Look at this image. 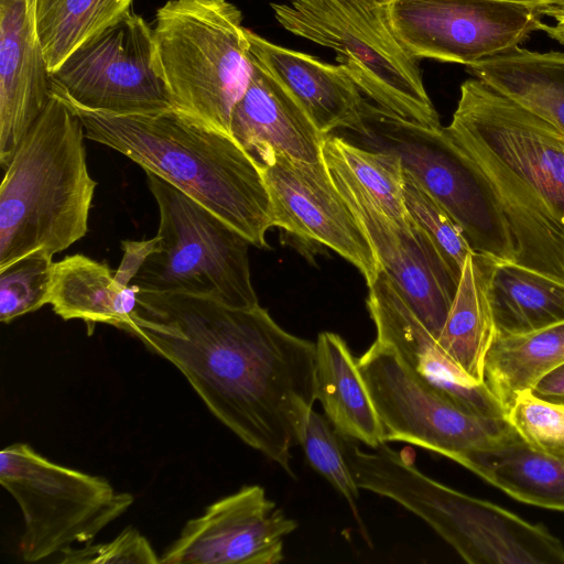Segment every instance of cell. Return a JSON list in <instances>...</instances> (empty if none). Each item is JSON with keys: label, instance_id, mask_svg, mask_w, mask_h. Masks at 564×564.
Segmentation results:
<instances>
[{"label": "cell", "instance_id": "11", "mask_svg": "<svg viewBox=\"0 0 564 564\" xmlns=\"http://www.w3.org/2000/svg\"><path fill=\"white\" fill-rule=\"evenodd\" d=\"M386 442H405L452 460L488 448L513 432L507 417H484L455 405L421 379L388 343L376 339L357 359Z\"/></svg>", "mask_w": 564, "mask_h": 564}, {"label": "cell", "instance_id": "35", "mask_svg": "<svg viewBox=\"0 0 564 564\" xmlns=\"http://www.w3.org/2000/svg\"><path fill=\"white\" fill-rule=\"evenodd\" d=\"M158 237L148 240H124L122 241L123 257L120 265L115 271V278L123 285H131L140 268L155 249Z\"/></svg>", "mask_w": 564, "mask_h": 564}, {"label": "cell", "instance_id": "30", "mask_svg": "<svg viewBox=\"0 0 564 564\" xmlns=\"http://www.w3.org/2000/svg\"><path fill=\"white\" fill-rule=\"evenodd\" d=\"M53 254L37 250L0 269V321L4 324L48 304Z\"/></svg>", "mask_w": 564, "mask_h": 564}, {"label": "cell", "instance_id": "7", "mask_svg": "<svg viewBox=\"0 0 564 564\" xmlns=\"http://www.w3.org/2000/svg\"><path fill=\"white\" fill-rule=\"evenodd\" d=\"M271 8L286 31L333 50L338 65L376 105L427 127L441 126L419 59L395 35L382 0H290Z\"/></svg>", "mask_w": 564, "mask_h": 564}, {"label": "cell", "instance_id": "5", "mask_svg": "<svg viewBox=\"0 0 564 564\" xmlns=\"http://www.w3.org/2000/svg\"><path fill=\"white\" fill-rule=\"evenodd\" d=\"M340 441L360 489L421 518L467 563L564 564V545L545 527L430 478L386 443L365 452Z\"/></svg>", "mask_w": 564, "mask_h": 564}, {"label": "cell", "instance_id": "31", "mask_svg": "<svg viewBox=\"0 0 564 564\" xmlns=\"http://www.w3.org/2000/svg\"><path fill=\"white\" fill-rule=\"evenodd\" d=\"M403 199L410 217L427 234L459 280L464 262L473 251L448 213L404 169Z\"/></svg>", "mask_w": 564, "mask_h": 564}, {"label": "cell", "instance_id": "17", "mask_svg": "<svg viewBox=\"0 0 564 564\" xmlns=\"http://www.w3.org/2000/svg\"><path fill=\"white\" fill-rule=\"evenodd\" d=\"M39 0H0V164L4 169L51 98Z\"/></svg>", "mask_w": 564, "mask_h": 564}, {"label": "cell", "instance_id": "12", "mask_svg": "<svg viewBox=\"0 0 564 564\" xmlns=\"http://www.w3.org/2000/svg\"><path fill=\"white\" fill-rule=\"evenodd\" d=\"M51 93L82 108L115 115L173 111L153 64L152 26L132 11L51 74Z\"/></svg>", "mask_w": 564, "mask_h": 564}, {"label": "cell", "instance_id": "34", "mask_svg": "<svg viewBox=\"0 0 564 564\" xmlns=\"http://www.w3.org/2000/svg\"><path fill=\"white\" fill-rule=\"evenodd\" d=\"M62 564H158L160 557L148 539L134 528H127L108 542L82 547L70 546L61 553Z\"/></svg>", "mask_w": 564, "mask_h": 564}, {"label": "cell", "instance_id": "36", "mask_svg": "<svg viewBox=\"0 0 564 564\" xmlns=\"http://www.w3.org/2000/svg\"><path fill=\"white\" fill-rule=\"evenodd\" d=\"M530 390L544 400L564 403V364L542 376Z\"/></svg>", "mask_w": 564, "mask_h": 564}, {"label": "cell", "instance_id": "22", "mask_svg": "<svg viewBox=\"0 0 564 564\" xmlns=\"http://www.w3.org/2000/svg\"><path fill=\"white\" fill-rule=\"evenodd\" d=\"M139 291L121 284L107 263L76 253L54 262L48 304L64 321H83L90 336L97 324L126 330Z\"/></svg>", "mask_w": 564, "mask_h": 564}, {"label": "cell", "instance_id": "25", "mask_svg": "<svg viewBox=\"0 0 564 564\" xmlns=\"http://www.w3.org/2000/svg\"><path fill=\"white\" fill-rule=\"evenodd\" d=\"M466 69L564 132V53L518 46Z\"/></svg>", "mask_w": 564, "mask_h": 564}, {"label": "cell", "instance_id": "3", "mask_svg": "<svg viewBox=\"0 0 564 564\" xmlns=\"http://www.w3.org/2000/svg\"><path fill=\"white\" fill-rule=\"evenodd\" d=\"M63 101L79 117L87 139L166 181L251 245L267 246L265 234L274 226L263 172L232 137L197 126L174 110L115 115Z\"/></svg>", "mask_w": 564, "mask_h": 564}, {"label": "cell", "instance_id": "24", "mask_svg": "<svg viewBox=\"0 0 564 564\" xmlns=\"http://www.w3.org/2000/svg\"><path fill=\"white\" fill-rule=\"evenodd\" d=\"M494 259L470 252L463 265L457 291L436 339L438 349L471 379L484 382L487 351L496 337L488 299Z\"/></svg>", "mask_w": 564, "mask_h": 564}, {"label": "cell", "instance_id": "1", "mask_svg": "<svg viewBox=\"0 0 564 564\" xmlns=\"http://www.w3.org/2000/svg\"><path fill=\"white\" fill-rule=\"evenodd\" d=\"M172 364L210 413L294 477L291 449L316 401L315 343L259 305L140 290L126 330Z\"/></svg>", "mask_w": 564, "mask_h": 564}, {"label": "cell", "instance_id": "8", "mask_svg": "<svg viewBox=\"0 0 564 564\" xmlns=\"http://www.w3.org/2000/svg\"><path fill=\"white\" fill-rule=\"evenodd\" d=\"M364 130L351 133L364 148L397 154L405 171L448 213L473 252L516 262L499 197L478 164L446 129L405 119L365 100Z\"/></svg>", "mask_w": 564, "mask_h": 564}, {"label": "cell", "instance_id": "32", "mask_svg": "<svg viewBox=\"0 0 564 564\" xmlns=\"http://www.w3.org/2000/svg\"><path fill=\"white\" fill-rule=\"evenodd\" d=\"M300 445L310 465L346 499L361 524L357 506L360 488L344 453L340 436L330 427L329 421L312 410Z\"/></svg>", "mask_w": 564, "mask_h": 564}, {"label": "cell", "instance_id": "13", "mask_svg": "<svg viewBox=\"0 0 564 564\" xmlns=\"http://www.w3.org/2000/svg\"><path fill=\"white\" fill-rule=\"evenodd\" d=\"M415 58L471 65L507 53L541 30L531 7L501 0H382Z\"/></svg>", "mask_w": 564, "mask_h": 564}, {"label": "cell", "instance_id": "33", "mask_svg": "<svg viewBox=\"0 0 564 564\" xmlns=\"http://www.w3.org/2000/svg\"><path fill=\"white\" fill-rule=\"evenodd\" d=\"M507 419L519 436L545 454L564 456V403L519 392L507 409Z\"/></svg>", "mask_w": 564, "mask_h": 564}, {"label": "cell", "instance_id": "10", "mask_svg": "<svg viewBox=\"0 0 564 564\" xmlns=\"http://www.w3.org/2000/svg\"><path fill=\"white\" fill-rule=\"evenodd\" d=\"M0 484L21 510L19 551L29 563L90 543L133 503L107 479L53 463L25 443L0 452Z\"/></svg>", "mask_w": 564, "mask_h": 564}, {"label": "cell", "instance_id": "2", "mask_svg": "<svg viewBox=\"0 0 564 564\" xmlns=\"http://www.w3.org/2000/svg\"><path fill=\"white\" fill-rule=\"evenodd\" d=\"M445 129L497 193L514 263L564 283V132L477 78Z\"/></svg>", "mask_w": 564, "mask_h": 564}, {"label": "cell", "instance_id": "29", "mask_svg": "<svg viewBox=\"0 0 564 564\" xmlns=\"http://www.w3.org/2000/svg\"><path fill=\"white\" fill-rule=\"evenodd\" d=\"M133 0H39L37 31L53 74L74 52L131 12Z\"/></svg>", "mask_w": 564, "mask_h": 564}, {"label": "cell", "instance_id": "18", "mask_svg": "<svg viewBox=\"0 0 564 564\" xmlns=\"http://www.w3.org/2000/svg\"><path fill=\"white\" fill-rule=\"evenodd\" d=\"M251 62L250 82L231 113V137L261 169L276 158L322 162L326 135L278 79Z\"/></svg>", "mask_w": 564, "mask_h": 564}, {"label": "cell", "instance_id": "4", "mask_svg": "<svg viewBox=\"0 0 564 564\" xmlns=\"http://www.w3.org/2000/svg\"><path fill=\"white\" fill-rule=\"evenodd\" d=\"M79 117L51 98L15 149L0 186V269L44 250L56 254L88 231L97 182Z\"/></svg>", "mask_w": 564, "mask_h": 564}, {"label": "cell", "instance_id": "9", "mask_svg": "<svg viewBox=\"0 0 564 564\" xmlns=\"http://www.w3.org/2000/svg\"><path fill=\"white\" fill-rule=\"evenodd\" d=\"M145 175L159 208L158 243L131 284L235 307L259 305L250 273L251 243L166 181L151 172Z\"/></svg>", "mask_w": 564, "mask_h": 564}, {"label": "cell", "instance_id": "16", "mask_svg": "<svg viewBox=\"0 0 564 564\" xmlns=\"http://www.w3.org/2000/svg\"><path fill=\"white\" fill-rule=\"evenodd\" d=\"M332 178L367 235L382 271L437 339L459 280L412 218L408 224H399L355 187Z\"/></svg>", "mask_w": 564, "mask_h": 564}, {"label": "cell", "instance_id": "38", "mask_svg": "<svg viewBox=\"0 0 564 564\" xmlns=\"http://www.w3.org/2000/svg\"><path fill=\"white\" fill-rule=\"evenodd\" d=\"M541 31L547 33L552 39L564 44V21L557 22L555 25L542 24Z\"/></svg>", "mask_w": 564, "mask_h": 564}, {"label": "cell", "instance_id": "19", "mask_svg": "<svg viewBox=\"0 0 564 564\" xmlns=\"http://www.w3.org/2000/svg\"><path fill=\"white\" fill-rule=\"evenodd\" d=\"M249 52L297 100L324 134L364 130L365 98L338 65L274 44L247 29Z\"/></svg>", "mask_w": 564, "mask_h": 564}, {"label": "cell", "instance_id": "21", "mask_svg": "<svg viewBox=\"0 0 564 564\" xmlns=\"http://www.w3.org/2000/svg\"><path fill=\"white\" fill-rule=\"evenodd\" d=\"M316 400L343 438L375 449L386 443L384 431L357 359L341 336L319 333L315 341Z\"/></svg>", "mask_w": 564, "mask_h": 564}, {"label": "cell", "instance_id": "14", "mask_svg": "<svg viewBox=\"0 0 564 564\" xmlns=\"http://www.w3.org/2000/svg\"><path fill=\"white\" fill-rule=\"evenodd\" d=\"M262 172L273 226L330 248L355 265L370 286L382 271L381 264L324 161L276 158Z\"/></svg>", "mask_w": 564, "mask_h": 564}, {"label": "cell", "instance_id": "28", "mask_svg": "<svg viewBox=\"0 0 564 564\" xmlns=\"http://www.w3.org/2000/svg\"><path fill=\"white\" fill-rule=\"evenodd\" d=\"M323 161L333 177L355 187L392 220H411L403 199V166L397 154L328 134L323 143Z\"/></svg>", "mask_w": 564, "mask_h": 564}, {"label": "cell", "instance_id": "27", "mask_svg": "<svg viewBox=\"0 0 564 564\" xmlns=\"http://www.w3.org/2000/svg\"><path fill=\"white\" fill-rule=\"evenodd\" d=\"M564 364V322L540 330L496 336L487 351L484 381L506 410L514 397Z\"/></svg>", "mask_w": 564, "mask_h": 564}, {"label": "cell", "instance_id": "15", "mask_svg": "<svg viewBox=\"0 0 564 564\" xmlns=\"http://www.w3.org/2000/svg\"><path fill=\"white\" fill-rule=\"evenodd\" d=\"M296 528L261 486H243L188 520L160 563L276 564L284 560L285 538Z\"/></svg>", "mask_w": 564, "mask_h": 564}, {"label": "cell", "instance_id": "23", "mask_svg": "<svg viewBox=\"0 0 564 564\" xmlns=\"http://www.w3.org/2000/svg\"><path fill=\"white\" fill-rule=\"evenodd\" d=\"M454 462L519 501L564 511V456L533 448L514 430L498 444Z\"/></svg>", "mask_w": 564, "mask_h": 564}, {"label": "cell", "instance_id": "6", "mask_svg": "<svg viewBox=\"0 0 564 564\" xmlns=\"http://www.w3.org/2000/svg\"><path fill=\"white\" fill-rule=\"evenodd\" d=\"M152 39L173 110L231 137L234 107L252 75L240 10L227 0H170L156 11Z\"/></svg>", "mask_w": 564, "mask_h": 564}, {"label": "cell", "instance_id": "39", "mask_svg": "<svg viewBox=\"0 0 564 564\" xmlns=\"http://www.w3.org/2000/svg\"><path fill=\"white\" fill-rule=\"evenodd\" d=\"M501 1H509V2H516V3L525 4V6H529V7H534V6H539V4H546V3L557 2V1H561V0H501Z\"/></svg>", "mask_w": 564, "mask_h": 564}, {"label": "cell", "instance_id": "37", "mask_svg": "<svg viewBox=\"0 0 564 564\" xmlns=\"http://www.w3.org/2000/svg\"><path fill=\"white\" fill-rule=\"evenodd\" d=\"M531 8L541 17L546 15L555 19L557 22L564 21V0L553 3L539 4Z\"/></svg>", "mask_w": 564, "mask_h": 564}, {"label": "cell", "instance_id": "20", "mask_svg": "<svg viewBox=\"0 0 564 564\" xmlns=\"http://www.w3.org/2000/svg\"><path fill=\"white\" fill-rule=\"evenodd\" d=\"M367 307L377 338L390 344L403 361L438 393L458 406H470L480 394V384L467 376L437 347L390 278L381 271L368 286Z\"/></svg>", "mask_w": 564, "mask_h": 564}, {"label": "cell", "instance_id": "26", "mask_svg": "<svg viewBox=\"0 0 564 564\" xmlns=\"http://www.w3.org/2000/svg\"><path fill=\"white\" fill-rule=\"evenodd\" d=\"M488 299L496 336H517L564 322V283L513 262L494 260Z\"/></svg>", "mask_w": 564, "mask_h": 564}]
</instances>
